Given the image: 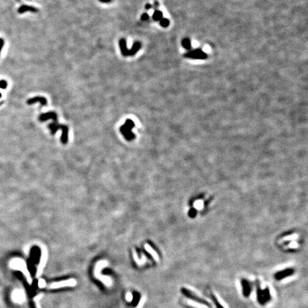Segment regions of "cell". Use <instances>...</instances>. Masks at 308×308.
Masks as SVG:
<instances>
[{
  "label": "cell",
  "instance_id": "17",
  "mask_svg": "<svg viewBox=\"0 0 308 308\" xmlns=\"http://www.w3.org/2000/svg\"><path fill=\"white\" fill-rule=\"evenodd\" d=\"M7 87V82L5 80H1L0 81V88L2 89H5Z\"/></svg>",
  "mask_w": 308,
  "mask_h": 308
},
{
  "label": "cell",
  "instance_id": "9",
  "mask_svg": "<svg viewBox=\"0 0 308 308\" xmlns=\"http://www.w3.org/2000/svg\"><path fill=\"white\" fill-rule=\"evenodd\" d=\"M293 273H294V270L291 269L283 270V271L278 272V273L275 275V278H276L278 280H281L283 278H287V277L290 276V275H292L293 274Z\"/></svg>",
  "mask_w": 308,
  "mask_h": 308
},
{
  "label": "cell",
  "instance_id": "12",
  "mask_svg": "<svg viewBox=\"0 0 308 308\" xmlns=\"http://www.w3.org/2000/svg\"><path fill=\"white\" fill-rule=\"evenodd\" d=\"M49 119H52L53 120L56 121L57 120V114L54 112H48L46 113V114H42L39 116V120L42 121H46Z\"/></svg>",
  "mask_w": 308,
  "mask_h": 308
},
{
  "label": "cell",
  "instance_id": "24",
  "mask_svg": "<svg viewBox=\"0 0 308 308\" xmlns=\"http://www.w3.org/2000/svg\"><path fill=\"white\" fill-rule=\"evenodd\" d=\"M151 7H152V5L150 4H147L146 5V9H147V10H148V9H151Z\"/></svg>",
  "mask_w": 308,
  "mask_h": 308
},
{
  "label": "cell",
  "instance_id": "19",
  "mask_svg": "<svg viewBox=\"0 0 308 308\" xmlns=\"http://www.w3.org/2000/svg\"><path fill=\"white\" fill-rule=\"evenodd\" d=\"M126 300L128 301V302H131V301H132L133 295L130 292H127L126 295Z\"/></svg>",
  "mask_w": 308,
  "mask_h": 308
},
{
  "label": "cell",
  "instance_id": "6",
  "mask_svg": "<svg viewBox=\"0 0 308 308\" xmlns=\"http://www.w3.org/2000/svg\"><path fill=\"white\" fill-rule=\"evenodd\" d=\"M242 283V293H243V295L245 297H248L250 296V293L252 292V285L250 282H249L247 280H242L241 281Z\"/></svg>",
  "mask_w": 308,
  "mask_h": 308
},
{
  "label": "cell",
  "instance_id": "22",
  "mask_svg": "<svg viewBox=\"0 0 308 308\" xmlns=\"http://www.w3.org/2000/svg\"><path fill=\"white\" fill-rule=\"evenodd\" d=\"M4 39L0 38V54H1V50H2V48L3 47H4Z\"/></svg>",
  "mask_w": 308,
  "mask_h": 308
},
{
  "label": "cell",
  "instance_id": "21",
  "mask_svg": "<svg viewBox=\"0 0 308 308\" xmlns=\"http://www.w3.org/2000/svg\"><path fill=\"white\" fill-rule=\"evenodd\" d=\"M45 286H46L45 281H44V280L41 279L39 281V288H44Z\"/></svg>",
  "mask_w": 308,
  "mask_h": 308
},
{
  "label": "cell",
  "instance_id": "23",
  "mask_svg": "<svg viewBox=\"0 0 308 308\" xmlns=\"http://www.w3.org/2000/svg\"><path fill=\"white\" fill-rule=\"evenodd\" d=\"M153 5H154V7H155V9H156V8H158V6H159V3H158L157 1H154Z\"/></svg>",
  "mask_w": 308,
  "mask_h": 308
},
{
  "label": "cell",
  "instance_id": "8",
  "mask_svg": "<svg viewBox=\"0 0 308 308\" xmlns=\"http://www.w3.org/2000/svg\"><path fill=\"white\" fill-rule=\"evenodd\" d=\"M119 47H120V49L123 56L124 57H129V50L127 48V44H126V40L124 38H121L119 39Z\"/></svg>",
  "mask_w": 308,
  "mask_h": 308
},
{
  "label": "cell",
  "instance_id": "3",
  "mask_svg": "<svg viewBox=\"0 0 308 308\" xmlns=\"http://www.w3.org/2000/svg\"><path fill=\"white\" fill-rule=\"evenodd\" d=\"M181 292L183 293V294L186 297H188V299L191 300L195 301V302H197L198 303H200V304H204V305L208 306V307H211V304H210L208 302L205 300L203 299V298L198 297L197 295L193 294V293L191 290L186 289V288H182Z\"/></svg>",
  "mask_w": 308,
  "mask_h": 308
},
{
  "label": "cell",
  "instance_id": "11",
  "mask_svg": "<svg viewBox=\"0 0 308 308\" xmlns=\"http://www.w3.org/2000/svg\"><path fill=\"white\" fill-rule=\"evenodd\" d=\"M141 42H136L135 43L133 44L131 49L129 50V56H131V57L134 56L136 54L138 53V52L141 49Z\"/></svg>",
  "mask_w": 308,
  "mask_h": 308
},
{
  "label": "cell",
  "instance_id": "7",
  "mask_svg": "<svg viewBox=\"0 0 308 308\" xmlns=\"http://www.w3.org/2000/svg\"><path fill=\"white\" fill-rule=\"evenodd\" d=\"M37 102H39L42 106H46L47 104V100L43 96H35L27 101V104L29 105L34 104Z\"/></svg>",
  "mask_w": 308,
  "mask_h": 308
},
{
  "label": "cell",
  "instance_id": "2",
  "mask_svg": "<svg viewBox=\"0 0 308 308\" xmlns=\"http://www.w3.org/2000/svg\"><path fill=\"white\" fill-rule=\"evenodd\" d=\"M257 298H258V302L260 304H265V303L271 300V296H270V293L269 288H266L265 290H261L259 285V283L258 282V285H257Z\"/></svg>",
  "mask_w": 308,
  "mask_h": 308
},
{
  "label": "cell",
  "instance_id": "1",
  "mask_svg": "<svg viewBox=\"0 0 308 308\" xmlns=\"http://www.w3.org/2000/svg\"><path fill=\"white\" fill-rule=\"evenodd\" d=\"M107 265V263L106 262H100L98 265H96V269H95V277H96L97 279H99L100 281H101L102 283H104L106 285V287H111L112 285V280L111 279V278L108 276H102L100 274V270H101V268H103L104 267Z\"/></svg>",
  "mask_w": 308,
  "mask_h": 308
},
{
  "label": "cell",
  "instance_id": "25",
  "mask_svg": "<svg viewBox=\"0 0 308 308\" xmlns=\"http://www.w3.org/2000/svg\"><path fill=\"white\" fill-rule=\"evenodd\" d=\"M99 1L102 3H109L111 2L112 0H99Z\"/></svg>",
  "mask_w": 308,
  "mask_h": 308
},
{
  "label": "cell",
  "instance_id": "4",
  "mask_svg": "<svg viewBox=\"0 0 308 308\" xmlns=\"http://www.w3.org/2000/svg\"><path fill=\"white\" fill-rule=\"evenodd\" d=\"M77 284V282L74 279H69L66 280L57 282V283H53L49 285V289H58L61 288H66V287H74Z\"/></svg>",
  "mask_w": 308,
  "mask_h": 308
},
{
  "label": "cell",
  "instance_id": "5",
  "mask_svg": "<svg viewBox=\"0 0 308 308\" xmlns=\"http://www.w3.org/2000/svg\"><path fill=\"white\" fill-rule=\"evenodd\" d=\"M185 57L187 58L192 59H207V54L205 53L203 50L200 49H196L190 51L188 53L185 54Z\"/></svg>",
  "mask_w": 308,
  "mask_h": 308
},
{
  "label": "cell",
  "instance_id": "16",
  "mask_svg": "<svg viewBox=\"0 0 308 308\" xmlns=\"http://www.w3.org/2000/svg\"><path fill=\"white\" fill-rule=\"evenodd\" d=\"M211 300H213V303L215 304V305L216 306V307L217 308H224L223 307L222 305L220 304V302H219V301L218 300L217 298L215 297V296L213 294H211Z\"/></svg>",
  "mask_w": 308,
  "mask_h": 308
},
{
  "label": "cell",
  "instance_id": "18",
  "mask_svg": "<svg viewBox=\"0 0 308 308\" xmlns=\"http://www.w3.org/2000/svg\"><path fill=\"white\" fill-rule=\"evenodd\" d=\"M42 296H43V295L40 294V295H37L35 298H34V300H35L36 302H37V308H41V306H39V300H40L41 298L42 297Z\"/></svg>",
  "mask_w": 308,
  "mask_h": 308
},
{
  "label": "cell",
  "instance_id": "26",
  "mask_svg": "<svg viewBox=\"0 0 308 308\" xmlns=\"http://www.w3.org/2000/svg\"><path fill=\"white\" fill-rule=\"evenodd\" d=\"M1 97V93H0V98Z\"/></svg>",
  "mask_w": 308,
  "mask_h": 308
},
{
  "label": "cell",
  "instance_id": "20",
  "mask_svg": "<svg viewBox=\"0 0 308 308\" xmlns=\"http://www.w3.org/2000/svg\"><path fill=\"white\" fill-rule=\"evenodd\" d=\"M149 17H149V15L147 13H143L141 15V21H147L149 19Z\"/></svg>",
  "mask_w": 308,
  "mask_h": 308
},
{
  "label": "cell",
  "instance_id": "10",
  "mask_svg": "<svg viewBox=\"0 0 308 308\" xmlns=\"http://www.w3.org/2000/svg\"><path fill=\"white\" fill-rule=\"evenodd\" d=\"M27 11H31V12L33 13H37L38 11V9L37 8L34 7L32 6H28V5H22L18 9V12L19 14H23V13H25Z\"/></svg>",
  "mask_w": 308,
  "mask_h": 308
},
{
  "label": "cell",
  "instance_id": "13",
  "mask_svg": "<svg viewBox=\"0 0 308 308\" xmlns=\"http://www.w3.org/2000/svg\"><path fill=\"white\" fill-rule=\"evenodd\" d=\"M162 18H163V12H162L161 11L156 9V10L154 11V13L153 14V19L154 21L159 22Z\"/></svg>",
  "mask_w": 308,
  "mask_h": 308
},
{
  "label": "cell",
  "instance_id": "14",
  "mask_svg": "<svg viewBox=\"0 0 308 308\" xmlns=\"http://www.w3.org/2000/svg\"><path fill=\"white\" fill-rule=\"evenodd\" d=\"M181 44H182V46H183V48L186 49H187V50L190 49L191 48V40L188 38L183 39V40H182Z\"/></svg>",
  "mask_w": 308,
  "mask_h": 308
},
{
  "label": "cell",
  "instance_id": "15",
  "mask_svg": "<svg viewBox=\"0 0 308 308\" xmlns=\"http://www.w3.org/2000/svg\"><path fill=\"white\" fill-rule=\"evenodd\" d=\"M159 22H160V25L162 27H164V28L168 27L170 24L169 19H167V18H162V19L159 21Z\"/></svg>",
  "mask_w": 308,
  "mask_h": 308
}]
</instances>
